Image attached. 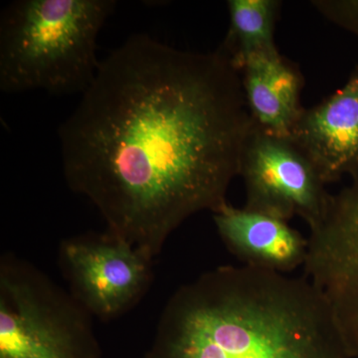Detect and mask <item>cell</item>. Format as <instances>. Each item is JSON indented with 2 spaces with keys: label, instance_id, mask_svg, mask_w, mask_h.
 Masks as SVG:
<instances>
[{
  "label": "cell",
  "instance_id": "cell-4",
  "mask_svg": "<svg viewBox=\"0 0 358 358\" xmlns=\"http://www.w3.org/2000/svg\"><path fill=\"white\" fill-rule=\"evenodd\" d=\"M92 315L32 264L0 260V358H100Z\"/></svg>",
  "mask_w": 358,
  "mask_h": 358
},
{
  "label": "cell",
  "instance_id": "cell-10",
  "mask_svg": "<svg viewBox=\"0 0 358 358\" xmlns=\"http://www.w3.org/2000/svg\"><path fill=\"white\" fill-rule=\"evenodd\" d=\"M238 72L253 126L291 138L305 109L301 103L305 79L300 67L275 50L251 56Z\"/></svg>",
  "mask_w": 358,
  "mask_h": 358
},
{
  "label": "cell",
  "instance_id": "cell-9",
  "mask_svg": "<svg viewBox=\"0 0 358 358\" xmlns=\"http://www.w3.org/2000/svg\"><path fill=\"white\" fill-rule=\"evenodd\" d=\"M212 214L224 245L243 265L281 274L303 267L308 238L288 221L228 202Z\"/></svg>",
  "mask_w": 358,
  "mask_h": 358
},
{
  "label": "cell",
  "instance_id": "cell-3",
  "mask_svg": "<svg viewBox=\"0 0 358 358\" xmlns=\"http://www.w3.org/2000/svg\"><path fill=\"white\" fill-rule=\"evenodd\" d=\"M114 0H17L0 17V89L51 95L89 89L101 61L96 39Z\"/></svg>",
  "mask_w": 358,
  "mask_h": 358
},
{
  "label": "cell",
  "instance_id": "cell-6",
  "mask_svg": "<svg viewBox=\"0 0 358 358\" xmlns=\"http://www.w3.org/2000/svg\"><path fill=\"white\" fill-rule=\"evenodd\" d=\"M59 260L70 294L105 322L133 308L152 282L154 261L108 230L65 239Z\"/></svg>",
  "mask_w": 358,
  "mask_h": 358
},
{
  "label": "cell",
  "instance_id": "cell-12",
  "mask_svg": "<svg viewBox=\"0 0 358 358\" xmlns=\"http://www.w3.org/2000/svg\"><path fill=\"white\" fill-rule=\"evenodd\" d=\"M310 3L327 20L358 38V0H313Z\"/></svg>",
  "mask_w": 358,
  "mask_h": 358
},
{
  "label": "cell",
  "instance_id": "cell-8",
  "mask_svg": "<svg viewBox=\"0 0 358 358\" xmlns=\"http://www.w3.org/2000/svg\"><path fill=\"white\" fill-rule=\"evenodd\" d=\"M291 138L326 185L358 173V66L341 89L303 109Z\"/></svg>",
  "mask_w": 358,
  "mask_h": 358
},
{
  "label": "cell",
  "instance_id": "cell-7",
  "mask_svg": "<svg viewBox=\"0 0 358 358\" xmlns=\"http://www.w3.org/2000/svg\"><path fill=\"white\" fill-rule=\"evenodd\" d=\"M350 178L310 227L303 270L333 313L350 357L358 358V173Z\"/></svg>",
  "mask_w": 358,
  "mask_h": 358
},
{
  "label": "cell",
  "instance_id": "cell-2",
  "mask_svg": "<svg viewBox=\"0 0 358 358\" xmlns=\"http://www.w3.org/2000/svg\"><path fill=\"white\" fill-rule=\"evenodd\" d=\"M150 358H352L307 278L222 266L176 289Z\"/></svg>",
  "mask_w": 358,
  "mask_h": 358
},
{
  "label": "cell",
  "instance_id": "cell-5",
  "mask_svg": "<svg viewBox=\"0 0 358 358\" xmlns=\"http://www.w3.org/2000/svg\"><path fill=\"white\" fill-rule=\"evenodd\" d=\"M243 178L250 210L289 221L301 217L308 227L324 215L331 194L307 155L291 138L252 127L242 150Z\"/></svg>",
  "mask_w": 358,
  "mask_h": 358
},
{
  "label": "cell",
  "instance_id": "cell-1",
  "mask_svg": "<svg viewBox=\"0 0 358 358\" xmlns=\"http://www.w3.org/2000/svg\"><path fill=\"white\" fill-rule=\"evenodd\" d=\"M252 127L222 52L134 34L101 60L61 124L63 173L109 232L155 261L185 220L227 203Z\"/></svg>",
  "mask_w": 358,
  "mask_h": 358
},
{
  "label": "cell",
  "instance_id": "cell-11",
  "mask_svg": "<svg viewBox=\"0 0 358 358\" xmlns=\"http://www.w3.org/2000/svg\"><path fill=\"white\" fill-rule=\"evenodd\" d=\"M229 27L218 50L239 71L256 54L278 50L275 27L281 13L280 0H229Z\"/></svg>",
  "mask_w": 358,
  "mask_h": 358
}]
</instances>
